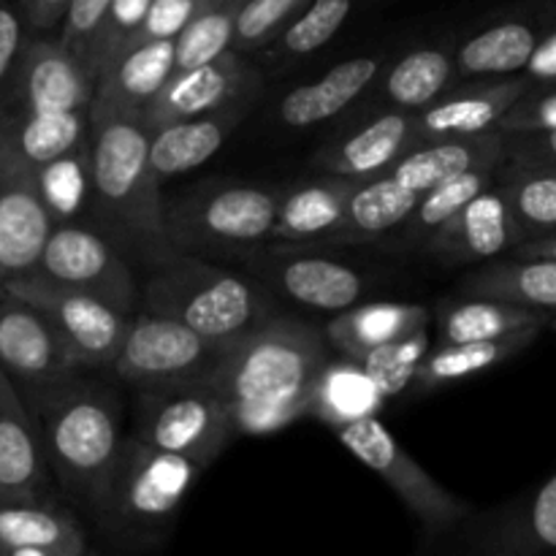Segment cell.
I'll return each instance as SVG.
<instances>
[{"mask_svg": "<svg viewBox=\"0 0 556 556\" xmlns=\"http://www.w3.org/2000/svg\"><path fill=\"white\" fill-rule=\"evenodd\" d=\"M326 362L329 342L318 326L275 315L228 342L204 386L220 396L237 434L261 438L307 416L315 378Z\"/></svg>", "mask_w": 556, "mask_h": 556, "instance_id": "6da1fadb", "label": "cell"}, {"mask_svg": "<svg viewBox=\"0 0 556 556\" xmlns=\"http://www.w3.org/2000/svg\"><path fill=\"white\" fill-rule=\"evenodd\" d=\"M150 128L141 114L90 106V215L130 264L152 269L177 248L166 231V199L150 166Z\"/></svg>", "mask_w": 556, "mask_h": 556, "instance_id": "7a4b0ae2", "label": "cell"}, {"mask_svg": "<svg viewBox=\"0 0 556 556\" xmlns=\"http://www.w3.org/2000/svg\"><path fill=\"white\" fill-rule=\"evenodd\" d=\"M41 429L49 470L71 500L101 525L123 451L119 405L106 389L76 375L20 389Z\"/></svg>", "mask_w": 556, "mask_h": 556, "instance_id": "3957f363", "label": "cell"}, {"mask_svg": "<svg viewBox=\"0 0 556 556\" xmlns=\"http://www.w3.org/2000/svg\"><path fill=\"white\" fill-rule=\"evenodd\" d=\"M144 309L179 320L215 342H233L277 315V304L253 277L190 253L152 266L141 288Z\"/></svg>", "mask_w": 556, "mask_h": 556, "instance_id": "277c9868", "label": "cell"}, {"mask_svg": "<svg viewBox=\"0 0 556 556\" xmlns=\"http://www.w3.org/2000/svg\"><path fill=\"white\" fill-rule=\"evenodd\" d=\"M280 185L210 179L166 201V231L177 253L248 258L275 242Z\"/></svg>", "mask_w": 556, "mask_h": 556, "instance_id": "5b68a950", "label": "cell"}, {"mask_svg": "<svg viewBox=\"0 0 556 556\" xmlns=\"http://www.w3.org/2000/svg\"><path fill=\"white\" fill-rule=\"evenodd\" d=\"M204 467L185 456L152 448L136 434L123 440L106 510L98 525L103 535L136 546H150L166 535L185 497L193 492Z\"/></svg>", "mask_w": 556, "mask_h": 556, "instance_id": "8992f818", "label": "cell"}, {"mask_svg": "<svg viewBox=\"0 0 556 556\" xmlns=\"http://www.w3.org/2000/svg\"><path fill=\"white\" fill-rule=\"evenodd\" d=\"M134 434L204 470L239 438L223 400L204 383L141 389Z\"/></svg>", "mask_w": 556, "mask_h": 556, "instance_id": "52a82bcc", "label": "cell"}, {"mask_svg": "<svg viewBox=\"0 0 556 556\" xmlns=\"http://www.w3.org/2000/svg\"><path fill=\"white\" fill-rule=\"evenodd\" d=\"M0 296L22 299L41 309L79 369H112L128 334V313L36 271L0 280Z\"/></svg>", "mask_w": 556, "mask_h": 556, "instance_id": "ba28073f", "label": "cell"}, {"mask_svg": "<svg viewBox=\"0 0 556 556\" xmlns=\"http://www.w3.org/2000/svg\"><path fill=\"white\" fill-rule=\"evenodd\" d=\"M342 448L351 451L364 467L383 478L396 497L405 503V508L421 521V527L432 535H445V532L462 530L470 519V505L451 494L448 489L440 486L405 448L400 440L383 427L378 416L358 418V421L345 424L334 429Z\"/></svg>", "mask_w": 556, "mask_h": 556, "instance_id": "9c48e42d", "label": "cell"}, {"mask_svg": "<svg viewBox=\"0 0 556 556\" xmlns=\"http://www.w3.org/2000/svg\"><path fill=\"white\" fill-rule=\"evenodd\" d=\"M226 345L206 340L179 320L144 309L130 315L128 334L112 369L139 389L204 383Z\"/></svg>", "mask_w": 556, "mask_h": 556, "instance_id": "30bf717a", "label": "cell"}, {"mask_svg": "<svg viewBox=\"0 0 556 556\" xmlns=\"http://www.w3.org/2000/svg\"><path fill=\"white\" fill-rule=\"evenodd\" d=\"M30 271L134 315L141 302L130 261L87 223H54Z\"/></svg>", "mask_w": 556, "mask_h": 556, "instance_id": "8fae6325", "label": "cell"}, {"mask_svg": "<svg viewBox=\"0 0 556 556\" xmlns=\"http://www.w3.org/2000/svg\"><path fill=\"white\" fill-rule=\"evenodd\" d=\"M324 253L326 248L313 244L269 242L239 264L269 293L318 313H340L358 302L364 277L353 266Z\"/></svg>", "mask_w": 556, "mask_h": 556, "instance_id": "7c38bea8", "label": "cell"}, {"mask_svg": "<svg viewBox=\"0 0 556 556\" xmlns=\"http://www.w3.org/2000/svg\"><path fill=\"white\" fill-rule=\"evenodd\" d=\"M96 74L58 36L27 33L3 114L90 109Z\"/></svg>", "mask_w": 556, "mask_h": 556, "instance_id": "4fadbf2b", "label": "cell"}, {"mask_svg": "<svg viewBox=\"0 0 556 556\" xmlns=\"http://www.w3.org/2000/svg\"><path fill=\"white\" fill-rule=\"evenodd\" d=\"M52 226L36 168L20 155L0 123V280L27 275L38 264Z\"/></svg>", "mask_w": 556, "mask_h": 556, "instance_id": "5bb4252c", "label": "cell"}, {"mask_svg": "<svg viewBox=\"0 0 556 556\" xmlns=\"http://www.w3.org/2000/svg\"><path fill=\"white\" fill-rule=\"evenodd\" d=\"M261 74L248 54L226 52L220 58L201 63L195 68L174 71L172 79L161 87L155 101L144 109L141 119L147 128L172 123V119L195 117L217 109L248 103L255 98Z\"/></svg>", "mask_w": 556, "mask_h": 556, "instance_id": "9a60e30c", "label": "cell"}, {"mask_svg": "<svg viewBox=\"0 0 556 556\" xmlns=\"http://www.w3.org/2000/svg\"><path fill=\"white\" fill-rule=\"evenodd\" d=\"M554 25L556 0H530L514 14L489 22L454 49L459 81L521 74L530 54Z\"/></svg>", "mask_w": 556, "mask_h": 556, "instance_id": "2e32d148", "label": "cell"}, {"mask_svg": "<svg viewBox=\"0 0 556 556\" xmlns=\"http://www.w3.org/2000/svg\"><path fill=\"white\" fill-rule=\"evenodd\" d=\"M0 369L16 389L58 383L79 372L47 315L14 296H0Z\"/></svg>", "mask_w": 556, "mask_h": 556, "instance_id": "e0dca14e", "label": "cell"}, {"mask_svg": "<svg viewBox=\"0 0 556 556\" xmlns=\"http://www.w3.org/2000/svg\"><path fill=\"white\" fill-rule=\"evenodd\" d=\"M467 548L483 556H538L556 552V476L494 514L465 521Z\"/></svg>", "mask_w": 556, "mask_h": 556, "instance_id": "ac0fdd59", "label": "cell"}, {"mask_svg": "<svg viewBox=\"0 0 556 556\" xmlns=\"http://www.w3.org/2000/svg\"><path fill=\"white\" fill-rule=\"evenodd\" d=\"M41 429L14 380L0 369V503L49 500Z\"/></svg>", "mask_w": 556, "mask_h": 556, "instance_id": "d6986e66", "label": "cell"}, {"mask_svg": "<svg viewBox=\"0 0 556 556\" xmlns=\"http://www.w3.org/2000/svg\"><path fill=\"white\" fill-rule=\"evenodd\" d=\"M530 81L521 74L497 79L456 81L448 92L429 106L413 112L418 141L451 139V136H476L497 130L503 114L527 92Z\"/></svg>", "mask_w": 556, "mask_h": 556, "instance_id": "ffe728a7", "label": "cell"}, {"mask_svg": "<svg viewBox=\"0 0 556 556\" xmlns=\"http://www.w3.org/2000/svg\"><path fill=\"white\" fill-rule=\"evenodd\" d=\"M521 242V233L510 217L508 204L497 185L483 188L467 201L438 233L427 242L424 253L448 266L478 264L510 253Z\"/></svg>", "mask_w": 556, "mask_h": 556, "instance_id": "44dd1931", "label": "cell"}, {"mask_svg": "<svg viewBox=\"0 0 556 556\" xmlns=\"http://www.w3.org/2000/svg\"><path fill=\"white\" fill-rule=\"evenodd\" d=\"M418 144L413 112L380 109L362 125L337 136L315 155V166L326 174H340L351 179H367L386 174L396 166L410 147Z\"/></svg>", "mask_w": 556, "mask_h": 556, "instance_id": "7402d4cb", "label": "cell"}, {"mask_svg": "<svg viewBox=\"0 0 556 556\" xmlns=\"http://www.w3.org/2000/svg\"><path fill=\"white\" fill-rule=\"evenodd\" d=\"M250 103L195 114V117L172 119L150 128V166L161 182L204 166L212 155L223 150L228 136L248 117Z\"/></svg>", "mask_w": 556, "mask_h": 556, "instance_id": "603a6c76", "label": "cell"}, {"mask_svg": "<svg viewBox=\"0 0 556 556\" xmlns=\"http://www.w3.org/2000/svg\"><path fill=\"white\" fill-rule=\"evenodd\" d=\"M356 182L358 179L324 172L307 182L282 188L275 220V242L326 248L345 223L348 201Z\"/></svg>", "mask_w": 556, "mask_h": 556, "instance_id": "cb8c5ba5", "label": "cell"}, {"mask_svg": "<svg viewBox=\"0 0 556 556\" xmlns=\"http://www.w3.org/2000/svg\"><path fill=\"white\" fill-rule=\"evenodd\" d=\"M85 527L52 500L0 503V556H85Z\"/></svg>", "mask_w": 556, "mask_h": 556, "instance_id": "d4e9b609", "label": "cell"}, {"mask_svg": "<svg viewBox=\"0 0 556 556\" xmlns=\"http://www.w3.org/2000/svg\"><path fill=\"white\" fill-rule=\"evenodd\" d=\"M380 71H383V60L378 54H358L345 63H337L309 85H299L286 92L277 106V117L286 128L296 130L329 123L351 109L375 85Z\"/></svg>", "mask_w": 556, "mask_h": 556, "instance_id": "484cf974", "label": "cell"}, {"mask_svg": "<svg viewBox=\"0 0 556 556\" xmlns=\"http://www.w3.org/2000/svg\"><path fill=\"white\" fill-rule=\"evenodd\" d=\"M174 74V41H141L109 60L96 76V96L90 106L119 109V112L144 114L155 101L161 87Z\"/></svg>", "mask_w": 556, "mask_h": 556, "instance_id": "4316f807", "label": "cell"}, {"mask_svg": "<svg viewBox=\"0 0 556 556\" xmlns=\"http://www.w3.org/2000/svg\"><path fill=\"white\" fill-rule=\"evenodd\" d=\"M505 161V134L486 130L476 136H451V139L418 141L391 168L407 188L429 190L432 185L478 166H500Z\"/></svg>", "mask_w": 556, "mask_h": 556, "instance_id": "83f0119b", "label": "cell"}, {"mask_svg": "<svg viewBox=\"0 0 556 556\" xmlns=\"http://www.w3.org/2000/svg\"><path fill=\"white\" fill-rule=\"evenodd\" d=\"M459 81L456 74L454 49L451 47H421L402 54L389 71L375 79V112L380 109H402V112H418L438 101L443 92Z\"/></svg>", "mask_w": 556, "mask_h": 556, "instance_id": "f1b7e54d", "label": "cell"}, {"mask_svg": "<svg viewBox=\"0 0 556 556\" xmlns=\"http://www.w3.org/2000/svg\"><path fill=\"white\" fill-rule=\"evenodd\" d=\"M418 195H421L418 190L402 185L391 172L358 179L351 193V201H348L345 223L331 237L326 250L383 242L410 215Z\"/></svg>", "mask_w": 556, "mask_h": 556, "instance_id": "f546056e", "label": "cell"}, {"mask_svg": "<svg viewBox=\"0 0 556 556\" xmlns=\"http://www.w3.org/2000/svg\"><path fill=\"white\" fill-rule=\"evenodd\" d=\"M429 320H432V309L424 304L369 302L334 313V318L326 324L324 337L342 356L362 358L386 342L400 340L418 329H429Z\"/></svg>", "mask_w": 556, "mask_h": 556, "instance_id": "4dcf8cb0", "label": "cell"}, {"mask_svg": "<svg viewBox=\"0 0 556 556\" xmlns=\"http://www.w3.org/2000/svg\"><path fill=\"white\" fill-rule=\"evenodd\" d=\"M541 331L543 329H521L514 334L494 337V340L440 342V348H434V351L429 348L424 362L418 364L413 383L421 391H438L476 378V375L500 367V364L525 353L530 345H535Z\"/></svg>", "mask_w": 556, "mask_h": 556, "instance_id": "1f68e13d", "label": "cell"}, {"mask_svg": "<svg viewBox=\"0 0 556 556\" xmlns=\"http://www.w3.org/2000/svg\"><path fill=\"white\" fill-rule=\"evenodd\" d=\"M386 405L383 391L378 389L358 358L340 356L320 367L309 394L307 416L318 418L329 429H340L358 418L378 416Z\"/></svg>", "mask_w": 556, "mask_h": 556, "instance_id": "d6a6232c", "label": "cell"}, {"mask_svg": "<svg viewBox=\"0 0 556 556\" xmlns=\"http://www.w3.org/2000/svg\"><path fill=\"white\" fill-rule=\"evenodd\" d=\"M503 166V163H500ZM500 166H478L467 172L454 174L443 182L432 185L418 195L410 215L400 223V228L389 233L391 244L396 250H424L429 239L462 210L470 199H476L483 188L494 182V174Z\"/></svg>", "mask_w": 556, "mask_h": 556, "instance_id": "836d02e7", "label": "cell"}, {"mask_svg": "<svg viewBox=\"0 0 556 556\" xmlns=\"http://www.w3.org/2000/svg\"><path fill=\"white\" fill-rule=\"evenodd\" d=\"M467 296L500 299L521 307L556 313V261L554 258H505L481 266L465 280Z\"/></svg>", "mask_w": 556, "mask_h": 556, "instance_id": "e575fe53", "label": "cell"}, {"mask_svg": "<svg viewBox=\"0 0 556 556\" xmlns=\"http://www.w3.org/2000/svg\"><path fill=\"white\" fill-rule=\"evenodd\" d=\"M552 313L521 307V304L500 302V299L470 296L448 302L438 313L440 342H472L494 340L521 329H546Z\"/></svg>", "mask_w": 556, "mask_h": 556, "instance_id": "d590c367", "label": "cell"}, {"mask_svg": "<svg viewBox=\"0 0 556 556\" xmlns=\"http://www.w3.org/2000/svg\"><path fill=\"white\" fill-rule=\"evenodd\" d=\"M494 185L508 204L521 242L556 233V166L503 161L494 174Z\"/></svg>", "mask_w": 556, "mask_h": 556, "instance_id": "8d00e7d4", "label": "cell"}, {"mask_svg": "<svg viewBox=\"0 0 556 556\" xmlns=\"http://www.w3.org/2000/svg\"><path fill=\"white\" fill-rule=\"evenodd\" d=\"M20 155L33 168L90 139V109L71 112H22L0 114Z\"/></svg>", "mask_w": 556, "mask_h": 556, "instance_id": "74e56055", "label": "cell"}, {"mask_svg": "<svg viewBox=\"0 0 556 556\" xmlns=\"http://www.w3.org/2000/svg\"><path fill=\"white\" fill-rule=\"evenodd\" d=\"M38 193L52 223H87L90 215V139L36 166Z\"/></svg>", "mask_w": 556, "mask_h": 556, "instance_id": "f35d334b", "label": "cell"}, {"mask_svg": "<svg viewBox=\"0 0 556 556\" xmlns=\"http://www.w3.org/2000/svg\"><path fill=\"white\" fill-rule=\"evenodd\" d=\"M237 9L233 3L210 0L185 30L174 38V71L195 68L201 63L233 52V25H237Z\"/></svg>", "mask_w": 556, "mask_h": 556, "instance_id": "ab89813d", "label": "cell"}, {"mask_svg": "<svg viewBox=\"0 0 556 556\" xmlns=\"http://www.w3.org/2000/svg\"><path fill=\"white\" fill-rule=\"evenodd\" d=\"M353 0H307L302 11L277 36V54L286 60L307 58L331 41L351 16Z\"/></svg>", "mask_w": 556, "mask_h": 556, "instance_id": "60d3db41", "label": "cell"}, {"mask_svg": "<svg viewBox=\"0 0 556 556\" xmlns=\"http://www.w3.org/2000/svg\"><path fill=\"white\" fill-rule=\"evenodd\" d=\"M432 348L429 340V329H418L413 334L400 337V340H391L386 345L375 348L367 356H362L358 362L364 364V369L369 372V378L378 383V389L383 391V396L402 394L407 386H413L418 372V364L424 362V356Z\"/></svg>", "mask_w": 556, "mask_h": 556, "instance_id": "b9f144b4", "label": "cell"}, {"mask_svg": "<svg viewBox=\"0 0 556 556\" xmlns=\"http://www.w3.org/2000/svg\"><path fill=\"white\" fill-rule=\"evenodd\" d=\"M307 0H244L237 9L233 52L250 54L271 47Z\"/></svg>", "mask_w": 556, "mask_h": 556, "instance_id": "7bdbcfd3", "label": "cell"}, {"mask_svg": "<svg viewBox=\"0 0 556 556\" xmlns=\"http://www.w3.org/2000/svg\"><path fill=\"white\" fill-rule=\"evenodd\" d=\"M150 3L152 0H112L109 3L101 27H98L96 38H92L90 49H87V68L92 74H101L103 65L128 47V41L139 30Z\"/></svg>", "mask_w": 556, "mask_h": 556, "instance_id": "ee69618b", "label": "cell"}, {"mask_svg": "<svg viewBox=\"0 0 556 556\" xmlns=\"http://www.w3.org/2000/svg\"><path fill=\"white\" fill-rule=\"evenodd\" d=\"M500 134H543L556 130V85H530L525 96L503 114Z\"/></svg>", "mask_w": 556, "mask_h": 556, "instance_id": "f6af8a7d", "label": "cell"}, {"mask_svg": "<svg viewBox=\"0 0 556 556\" xmlns=\"http://www.w3.org/2000/svg\"><path fill=\"white\" fill-rule=\"evenodd\" d=\"M210 0H152L150 9H147L144 20H141L139 30L130 38V43L141 41H161V38H177L185 30L190 20L199 14ZM125 47V49H128ZM117 58V54H114Z\"/></svg>", "mask_w": 556, "mask_h": 556, "instance_id": "bcb514c9", "label": "cell"}, {"mask_svg": "<svg viewBox=\"0 0 556 556\" xmlns=\"http://www.w3.org/2000/svg\"><path fill=\"white\" fill-rule=\"evenodd\" d=\"M109 3H112V0H71L63 22H60V43H63L68 52H74L85 65L87 49H90L92 38H96L98 27H101V20L103 14H106Z\"/></svg>", "mask_w": 556, "mask_h": 556, "instance_id": "7dc6e473", "label": "cell"}, {"mask_svg": "<svg viewBox=\"0 0 556 556\" xmlns=\"http://www.w3.org/2000/svg\"><path fill=\"white\" fill-rule=\"evenodd\" d=\"M25 38L27 27L16 3L14 0H0V114H3L5 101H9L16 60H20L22 47H25Z\"/></svg>", "mask_w": 556, "mask_h": 556, "instance_id": "c3c4849f", "label": "cell"}, {"mask_svg": "<svg viewBox=\"0 0 556 556\" xmlns=\"http://www.w3.org/2000/svg\"><path fill=\"white\" fill-rule=\"evenodd\" d=\"M505 161L527 166H556V130L505 136Z\"/></svg>", "mask_w": 556, "mask_h": 556, "instance_id": "681fc988", "label": "cell"}, {"mask_svg": "<svg viewBox=\"0 0 556 556\" xmlns=\"http://www.w3.org/2000/svg\"><path fill=\"white\" fill-rule=\"evenodd\" d=\"M14 3L25 20L27 33L47 36V33L60 30V22L68 11L71 0H14Z\"/></svg>", "mask_w": 556, "mask_h": 556, "instance_id": "f907efd6", "label": "cell"}, {"mask_svg": "<svg viewBox=\"0 0 556 556\" xmlns=\"http://www.w3.org/2000/svg\"><path fill=\"white\" fill-rule=\"evenodd\" d=\"M521 76L530 85H556V25L541 38L535 52L530 54L527 65L521 68Z\"/></svg>", "mask_w": 556, "mask_h": 556, "instance_id": "816d5d0a", "label": "cell"}, {"mask_svg": "<svg viewBox=\"0 0 556 556\" xmlns=\"http://www.w3.org/2000/svg\"><path fill=\"white\" fill-rule=\"evenodd\" d=\"M510 253H514L516 258H554L556 261V233L525 239V242L516 244Z\"/></svg>", "mask_w": 556, "mask_h": 556, "instance_id": "f5cc1de1", "label": "cell"}, {"mask_svg": "<svg viewBox=\"0 0 556 556\" xmlns=\"http://www.w3.org/2000/svg\"><path fill=\"white\" fill-rule=\"evenodd\" d=\"M546 329L556 331V313H552V318H548V326H546Z\"/></svg>", "mask_w": 556, "mask_h": 556, "instance_id": "db71d44e", "label": "cell"}, {"mask_svg": "<svg viewBox=\"0 0 556 556\" xmlns=\"http://www.w3.org/2000/svg\"><path fill=\"white\" fill-rule=\"evenodd\" d=\"M223 3H233V5H242L244 0H223Z\"/></svg>", "mask_w": 556, "mask_h": 556, "instance_id": "11a10c76", "label": "cell"}]
</instances>
